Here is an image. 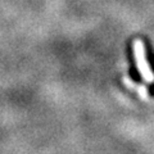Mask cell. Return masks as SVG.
<instances>
[{"instance_id": "cell-1", "label": "cell", "mask_w": 154, "mask_h": 154, "mask_svg": "<svg viewBox=\"0 0 154 154\" xmlns=\"http://www.w3.org/2000/svg\"><path fill=\"white\" fill-rule=\"evenodd\" d=\"M134 54H135V59H136L137 69L140 72L143 80L146 81V82H154V73L148 63L145 45H144L141 40H136L134 42Z\"/></svg>"}, {"instance_id": "cell-2", "label": "cell", "mask_w": 154, "mask_h": 154, "mask_svg": "<svg viewBox=\"0 0 154 154\" xmlns=\"http://www.w3.org/2000/svg\"><path fill=\"white\" fill-rule=\"evenodd\" d=\"M123 82L126 84L130 89H135V90H137L141 98H144V99H148V89H146L144 85H136V84H134L131 80L127 79V77H126V79H123Z\"/></svg>"}]
</instances>
